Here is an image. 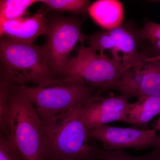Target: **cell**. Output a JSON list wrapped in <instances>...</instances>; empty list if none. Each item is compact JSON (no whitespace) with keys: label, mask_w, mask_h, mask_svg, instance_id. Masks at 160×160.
<instances>
[{"label":"cell","mask_w":160,"mask_h":160,"mask_svg":"<svg viewBox=\"0 0 160 160\" xmlns=\"http://www.w3.org/2000/svg\"><path fill=\"white\" fill-rule=\"evenodd\" d=\"M82 106L42 120L46 160H100L102 149L91 144L82 118Z\"/></svg>","instance_id":"obj_1"},{"label":"cell","mask_w":160,"mask_h":160,"mask_svg":"<svg viewBox=\"0 0 160 160\" xmlns=\"http://www.w3.org/2000/svg\"><path fill=\"white\" fill-rule=\"evenodd\" d=\"M1 78L12 85L46 86L58 83L47 62L45 46L23 44L2 37L0 42Z\"/></svg>","instance_id":"obj_2"},{"label":"cell","mask_w":160,"mask_h":160,"mask_svg":"<svg viewBox=\"0 0 160 160\" xmlns=\"http://www.w3.org/2000/svg\"><path fill=\"white\" fill-rule=\"evenodd\" d=\"M12 142L24 160H46V146L39 116L31 100L12 85L9 95Z\"/></svg>","instance_id":"obj_3"},{"label":"cell","mask_w":160,"mask_h":160,"mask_svg":"<svg viewBox=\"0 0 160 160\" xmlns=\"http://www.w3.org/2000/svg\"><path fill=\"white\" fill-rule=\"evenodd\" d=\"M129 68L115 62L107 54L98 53L91 46L86 47L82 44L77 54L65 66L59 81L109 90Z\"/></svg>","instance_id":"obj_4"},{"label":"cell","mask_w":160,"mask_h":160,"mask_svg":"<svg viewBox=\"0 0 160 160\" xmlns=\"http://www.w3.org/2000/svg\"><path fill=\"white\" fill-rule=\"evenodd\" d=\"M17 86L31 100L42 120L83 106L93 95L95 89L78 83L62 82L44 87Z\"/></svg>","instance_id":"obj_5"},{"label":"cell","mask_w":160,"mask_h":160,"mask_svg":"<svg viewBox=\"0 0 160 160\" xmlns=\"http://www.w3.org/2000/svg\"><path fill=\"white\" fill-rule=\"evenodd\" d=\"M81 22L74 18H58L47 23L48 42L45 45L49 68L59 78L77 43L85 42Z\"/></svg>","instance_id":"obj_6"},{"label":"cell","mask_w":160,"mask_h":160,"mask_svg":"<svg viewBox=\"0 0 160 160\" xmlns=\"http://www.w3.org/2000/svg\"><path fill=\"white\" fill-rule=\"evenodd\" d=\"M84 40L100 54L109 52V57L125 66L131 67L143 61L136 41L130 31L121 26L109 30L85 35Z\"/></svg>","instance_id":"obj_7"},{"label":"cell","mask_w":160,"mask_h":160,"mask_svg":"<svg viewBox=\"0 0 160 160\" xmlns=\"http://www.w3.org/2000/svg\"><path fill=\"white\" fill-rule=\"evenodd\" d=\"M112 89L129 98L160 96V60L146 58L131 66Z\"/></svg>","instance_id":"obj_8"},{"label":"cell","mask_w":160,"mask_h":160,"mask_svg":"<svg viewBox=\"0 0 160 160\" xmlns=\"http://www.w3.org/2000/svg\"><path fill=\"white\" fill-rule=\"evenodd\" d=\"M157 130L135 128H121L102 125L88 131L92 139L101 142L106 151L132 148L137 150L156 148L158 142Z\"/></svg>","instance_id":"obj_9"},{"label":"cell","mask_w":160,"mask_h":160,"mask_svg":"<svg viewBox=\"0 0 160 160\" xmlns=\"http://www.w3.org/2000/svg\"><path fill=\"white\" fill-rule=\"evenodd\" d=\"M129 98L123 94L106 98L93 95L81 109L82 120L88 131L114 121L126 122L131 104Z\"/></svg>","instance_id":"obj_10"},{"label":"cell","mask_w":160,"mask_h":160,"mask_svg":"<svg viewBox=\"0 0 160 160\" xmlns=\"http://www.w3.org/2000/svg\"><path fill=\"white\" fill-rule=\"evenodd\" d=\"M45 15V12L39 10L31 17L7 21L0 26L1 37L23 44H33L38 37L47 36V22Z\"/></svg>","instance_id":"obj_11"},{"label":"cell","mask_w":160,"mask_h":160,"mask_svg":"<svg viewBox=\"0 0 160 160\" xmlns=\"http://www.w3.org/2000/svg\"><path fill=\"white\" fill-rule=\"evenodd\" d=\"M87 11L95 22L106 30L121 26L124 18L122 4L117 0L96 1Z\"/></svg>","instance_id":"obj_12"},{"label":"cell","mask_w":160,"mask_h":160,"mask_svg":"<svg viewBox=\"0 0 160 160\" xmlns=\"http://www.w3.org/2000/svg\"><path fill=\"white\" fill-rule=\"evenodd\" d=\"M160 114V96L140 98L136 102L130 104L126 122L143 129H149V122Z\"/></svg>","instance_id":"obj_13"},{"label":"cell","mask_w":160,"mask_h":160,"mask_svg":"<svg viewBox=\"0 0 160 160\" xmlns=\"http://www.w3.org/2000/svg\"><path fill=\"white\" fill-rule=\"evenodd\" d=\"M37 0H1L0 1V26L10 20L23 18L27 9Z\"/></svg>","instance_id":"obj_14"},{"label":"cell","mask_w":160,"mask_h":160,"mask_svg":"<svg viewBox=\"0 0 160 160\" xmlns=\"http://www.w3.org/2000/svg\"><path fill=\"white\" fill-rule=\"evenodd\" d=\"M12 84L1 78L0 82V135H9L11 133V109L9 95Z\"/></svg>","instance_id":"obj_15"},{"label":"cell","mask_w":160,"mask_h":160,"mask_svg":"<svg viewBox=\"0 0 160 160\" xmlns=\"http://www.w3.org/2000/svg\"><path fill=\"white\" fill-rule=\"evenodd\" d=\"M52 9L78 13L88 10L90 2L85 0H43L40 1Z\"/></svg>","instance_id":"obj_16"},{"label":"cell","mask_w":160,"mask_h":160,"mask_svg":"<svg viewBox=\"0 0 160 160\" xmlns=\"http://www.w3.org/2000/svg\"><path fill=\"white\" fill-rule=\"evenodd\" d=\"M0 160H24L10 135H0Z\"/></svg>","instance_id":"obj_17"},{"label":"cell","mask_w":160,"mask_h":160,"mask_svg":"<svg viewBox=\"0 0 160 160\" xmlns=\"http://www.w3.org/2000/svg\"><path fill=\"white\" fill-rule=\"evenodd\" d=\"M100 160H152L150 153L142 157H134L126 154L122 150L106 151L102 149Z\"/></svg>","instance_id":"obj_18"},{"label":"cell","mask_w":160,"mask_h":160,"mask_svg":"<svg viewBox=\"0 0 160 160\" xmlns=\"http://www.w3.org/2000/svg\"><path fill=\"white\" fill-rule=\"evenodd\" d=\"M141 36L148 40L160 39V24L148 22L141 31Z\"/></svg>","instance_id":"obj_19"},{"label":"cell","mask_w":160,"mask_h":160,"mask_svg":"<svg viewBox=\"0 0 160 160\" xmlns=\"http://www.w3.org/2000/svg\"><path fill=\"white\" fill-rule=\"evenodd\" d=\"M158 142L155 149L150 152L152 160H160V130H159Z\"/></svg>","instance_id":"obj_20"},{"label":"cell","mask_w":160,"mask_h":160,"mask_svg":"<svg viewBox=\"0 0 160 160\" xmlns=\"http://www.w3.org/2000/svg\"><path fill=\"white\" fill-rule=\"evenodd\" d=\"M149 41L156 49L160 52V39H153L149 40Z\"/></svg>","instance_id":"obj_21"},{"label":"cell","mask_w":160,"mask_h":160,"mask_svg":"<svg viewBox=\"0 0 160 160\" xmlns=\"http://www.w3.org/2000/svg\"><path fill=\"white\" fill-rule=\"evenodd\" d=\"M154 129H155L156 130H160V118H159L158 120L157 121L156 123L155 124L154 126Z\"/></svg>","instance_id":"obj_22"},{"label":"cell","mask_w":160,"mask_h":160,"mask_svg":"<svg viewBox=\"0 0 160 160\" xmlns=\"http://www.w3.org/2000/svg\"><path fill=\"white\" fill-rule=\"evenodd\" d=\"M149 59L151 60H160V54L158 55L149 58Z\"/></svg>","instance_id":"obj_23"}]
</instances>
